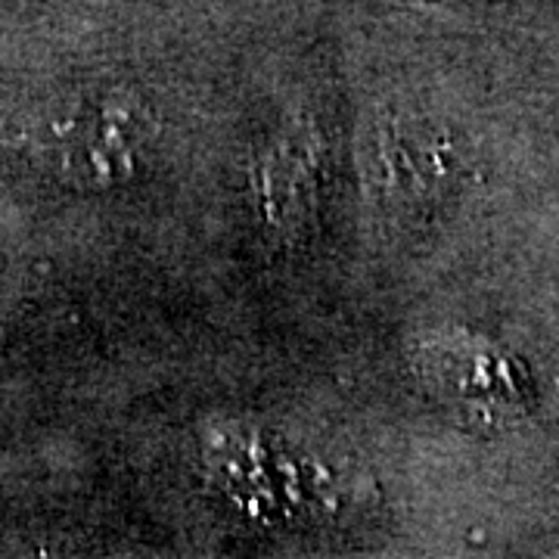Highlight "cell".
Segmentation results:
<instances>
[{"instance_id":"cell-1","label":"cell","mask_w":559,"mask_h":559,"mask_svg":"<svg viewBox=\"0 0 559 559\" xmlns=\"http://www.w3.org/2000/svg\"><path fill=\"white\" fill-rule=\"evenodd\" d=\"M261 175V205L274 227H293L308 209L311 180L308 165L299 159V150L289 140H280L271 146L259 168Z\"/></svg>"}]
</instances>
